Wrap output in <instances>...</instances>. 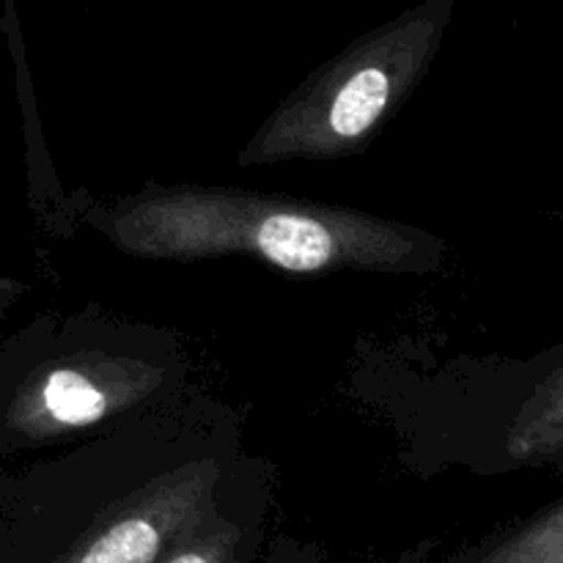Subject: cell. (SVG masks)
Segmentation results:
<instances>
[{"mask_svg": "<svg viewBox=\"0 0 563 563\" xmlns=\"http://www.w3.org/2000/svg\"><path fill=\"white\" fill-rule=\"evenodd\" d=\"M220 465L190 462L132 493L60 563H163L214 515Z\"/></svg>", "mask_w": 563, "mask_h": 563, "instance_id": "3", "label": "cell"}, {"mask_svg": "<svg viewBox=\"0 0 563 563\" xmlns=\"http://www.w3.org/2000/svg\"><path fill=\"white\" fill-rule=\"evenodd\" d=\"M110 240L130 256H256L286 273L412 269L432 251V236L401 223L231 187H170L124 198L104 220Z\"/></svg>", "mask_w": 563, "mask_h": 563, "instance_id": "1", "label": "cell"}, {"mask_svg": "<svg viewBox=\"0 0 563 563\" xmlns=\"http://www.w3.org/2000/svg\"><path fill=\"white\" fill-rule=\"evenodd\" d=\"M165 372L126 355L66 357L27 383L16 399L14 423L33 438L77 432L130 410L163 385Z\"/></svg>", "mask_w": 563, "mask_h": 563, "instance_id": "4", "label": "cell"}, {"mask_svg": "<svg viewBox=\"0 0 563 563\" xmlns=\"http://www.w3.org/2000/svg\"><path fill=\"white\" fill-rule=\"evenodd\" d=\"M506 454L515 462H539L563 454V368L544 379L506 432Z\"/></svg>", "mask_w": 563, "mask_h": 563, "instance_id": "5", "label": "cell"}, {"mask_svg": "<svg viewBox=\"0 0 563 563\" xmlns=\"http://www.w3.org/2000/svg\"><path fill=\"white\" fill-rule=\"evenodd\" d=\"M476 563H563V504Z\"/></svg>", "mask_w": 563, "mask_h": 563, "instance_id": "6", "label": "cell"}, {"mask_svg": "<svg viewBox=\"0 0 563 563\" xmlns=\"http://www.w3.org/2000/svg\"><path fill=\"white\" fill-rule=\"evenodd\" d=\"M240 533V526L212 515L190 537L181 539L163 563H231Z\"/></svg>", "mask_w": 563, "mask_h": 563, "instance_id": "7", "label": "cell"}, {"mask_svg": "<svg viewBox=\"0 0 563 563\" xmlns=\"http://www.w3.org/2000/svg\"><path fill=\"white\" fill-rule=\"evenodd\" d=\"M449 11V3H429L357 38L284 99L242 148L240 165L357 152L427 75Z\"/></svg>", "mask_w": 563, "mask_h": 563, "instance_id": "2", "label": "cell"}]
</instances>
